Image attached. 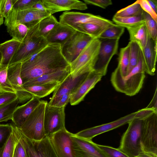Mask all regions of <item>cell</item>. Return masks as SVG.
<instances>
[{
  "instance_id": "obj_1",
  "label": "cell",
  "mask_w": 157,
  "mask_h": 157,
  "mask_svg": "<svg viewBox=\"0 0 157 157\" xmlns=\"http://www.w3.org/2000/svg\"><path fill=\"white\" fill-rule=\"evenodd\" d=\"M23 84L46 74L65 69L69 63L62 54L61 46L48 44L39 52L21 63Z\"/></svg>"
},
{
  "instance_id": "obj_2",
  "label": "cell",
  "mask_w": 157,
  "mask_h": 157,
  "mask_svg": "<svg viewBox=\"0 0 157 157\" xmlns=\"http://www.w3.org/2000/svg\"><path fill=\"white\" fill-rule=\"evenodd\" d=\"M145 73L141 53L137 64L126 77H122L113 71L111 74L110 81L117 91L132 96L137 94L142 88L145 78Z\"/></svg>"
},
{
  "instance_id": "obj_3",
  "label": "cell",
  "mask_w": 157,
  "mask_h": 157,
  "mask_svg": "<svg viewBox=\"0 0 157 157\" xmlns=\"http://www.w3.org/2000/svg\"><path fill=\"white\" fill-rule=\"evenodd\" d=\"M39 22L29 28L26 35L11 59L9 66L21 63L36 54L48 44L46 38L40 35Z\"/></svg>"
},
{
  "instance_id": "obj_4",
  "label": "cell",
  "mask_w": 157,
  "mask_h": 157,
  "mask_svg": "<svg viewBox=\"0 0 157 157\" xmlns=\"http://www.w3.org/2000/svg\"><path fill=\"white\" fill-rule=\"evenodd\" d=\"M99 39H92L76 58L69 64L73 77L94 70L100 48Z\"/></svg>"
},
{
  "instance_id": "obj_5",
  "label": "cell",
  "mask_w": 157,
  "mask_h": 157,
  "mask_svg": "<svg viewBox=\"0 0 157 157\" xmlns=\"http://www.w3.org/2000/svg\"><path fill=\"white\" fill-rule=\"evenodd\" d=\"M145 117H136L130 121L128 123L127 129L122 136L118 149L129 157H136L143 152L140 137L143 119Z\"/></svg>"
},
{
  "instance_id": "obj_6",
  "label": "cell",
  "mask_w": 157,
  "mask_h": 157,
  "mask_svg": "<svg viewBox=\"0 0 157 157\" xmlns=\"http://www.w3.org/2000/svg\"><path fill=\"white\" fill-rule=\"evenodd\" d=\"M47 101L40 102L19 128L21 132L28 139L40 140L46 137L44 127V117Z\"/></svg>"
},
{
  "instance_id": "obj_7",
  "label": "cell",
  "mask_w": 157,
  "mask_h": 157,
  "mask_svg": "<svg viewBox=\"0 0 157 157\" xmlns=\"http://www.w3.org/2000/svg\"><path fill=\"white\" fill-rule=\"evenodd\" d=\"M140 144L143 152L157 157V112L143 118Z\"/></svg>"
},
{
  "instance_id": "obj_8",
  "label": "cell",
  "mask_w": 157,
  "mask_h": 157,
  "mask_svg": "<svg viewBox=\"0 0 157 157\" xmlns=\"http://www.w3.org/2000/svg\"><path fill=\"white\" fill-rule=\"evenodd\" d=\"M51 14L32 8L20 10L12 8L4 22L6 26L23 24L29 28L38 23L42 20Z\"/></svg>"
},
{
  "instance_id": "obj_9",
  "label": "cell",
  "mask_w": 157,
  "mask_h": 157,
  "mask_svg": "<svg viewBox=\"0 0 157 157\" xmlns=\"http://www.w3.org/2000/svg\"><path fill=\"white\" fill-rule=\"evenodd\" d=\"M59 22L73 29L76 25L86 23L94 24L103 27L115 25L113 21L99 15L74 11L63 12L59 16Z\"/></svg>"
},
{
  "instance_id": "obj_10",
  "label": "cell",
  "mask_w": 157,
  "mask_h": 157,
  "mask_svg": "<svg viewBox=\"0 0 157 157\" xmlns=\"http://www.w3.org/2000/svg\"><path fill=\"white\" fill-rule=\"evenodd\" d=\"M65 106L59 107L46 104L44 127L46 136L49 137L65 128Z\"/></svg>"
},
{
  "instance_id": "obj_11",
  "label": "cell",
  "mask_w": 157,
  "mask_h": 157,
  "mask_svg": "<svg viewBox=\"0 0 157 157\" xmlns=\"http://www.w3.org/2000/svg\"><path fill=\"white\" fill-rule=\"evenodd\" d=\"M19 130L27 157H58L48 137L46 136L40 140H33L25 136Z\"/></svg>"
},
{
  "instance_id": "obj_12",
  "label": "cell",
  "mask_w": 157,
  "mask_h": 157,
  "mask_svg": "<svg viewBox=\"0 0 157 157\" xmlns=\"http://www.w3.org/2000/svg\"><path fill=\"white\" fill-rule=\"evenodd\" d=\"M99 39L100 48L94 70L104 76L112 58L117 53L120 39Z\"/></svg>"
},
{
  "instance_id": "obj_13",
  "label": "cell",
  "mask_w": 157,
  "mask_h": 157,
  "mask_svg": "<svg viewBox=\"0 0 157 157\" xmlns=\"http://www.w3.org/2000/svg\"><path fill=\"white\" fill-rule=\"evenodd\" d=\"M71 138L73 157H108L92 140L77 137L73 133Z\"/></svg>"
},
{
  "instance_id": "obj_14",
  "label": "cell",
  "mask_w": 157,
  "mask_h": 157,
  "mask_svg": "<svg viewBox=\"0 0 157 157\" xmlns=\"http://www.w3.org/2000/svg\"><path fill=\"white\" fill-rule=\"evenodd\" d=\"M92 39L88 35L77 31L61 47L62 54L69 64Z\"/></svg>"
},
{
  "instance_id": "obj_15",
  "label": "cell",
  "mask_w": 157,
  "mask_h": 157,
  "mask_svg": "<svg viewBox=\"0 0 157 157\" xmlns=\"http://www.w3.org/2000/svg\"><path fill=\"white\" fill-rule=\"evenodd\" d=\"M137 111L127 115L114 121L82 130L75 135L81 138L92 140L95 136L128 123L136 117Z\"/></svg>"
},
{
  "instance_id": "obj_16",
  "label": "cell",
  "mask_w": 157,
  "mask_h": 157,
  "mask_svg": "<svg viewBox=\"0 0 157 157\" xmlns=\"http://www.w3.org/2000/svg\"><path fill=\"white\" fill-rule=\"evenodd\" d=\"M90 72L82 74L75 77H73L70 73L54 90L50 100L48 103V104L50 106H54L63 94L68 93L72 94Z\"/></svg>"
},
{
  "instance_id": "obj_17",
  "label": "cell",
  "mask_w": 157,
  "mask_h": 157,
  "mask_svg": "<svg viewBox=\"0 0 157 157\" xmlns=\"http://www.w3.org/2000/svg\"><path fill=\"white\" fill-rule=\"evenodd\" d=\"M72 134L65 128L48 137L58 157H73L71 138Z\"/></svg>"
},
{
  "instance_id": "obj_18",
  "label": "cell",
  "mask_w": 157,
  "mask_h": 157,
  "mask_svg": "<svg viewBox=\"0 0 157 157\" xmlns=\"http://www.w3.org/2000/svg\"><path fill=\"white\" fill-rule=\"evenodd\" d=\"M21 63L9 66L8 79L16 92L19 103L29 100L33 97L25 90L21 76Z\"/></svg>"
},
{
  "instance_id": "obj_19",
  "label": "cell",
  "mask_w": 157,
  "mask_h": 157,
  "mask_svg": "<svg viewBox=\"0 0 157 157\" xmlns=\"http://www.w3.org/2000/svg\"><path fill=\"white\" fill-rule=\"evenodd\" d=\"M103 76L94 70L91 71L77 89L71 95L70 104L75 105L82 101L86 95L101 80Z\"/></svg>"
},
{
  "instance_id": "obj_20",
  "label": "cell",
  "mask_w": 157,
  "mask_h": 157,
  "mask_svg": "<svg viewBox=\"0 0 157 157\" xmlns=\"http://www.w3.org/2000/svg\"><path fill=\"white\" fill-rule=\"evenodd\" d=\"M41 2L51 15L60 11L71 10H83L87 9L85 3L77 0H42Z\"/></svg>"
},
{
  "instance_id": "obj_21",
  "label": "cell",
  "mask_w": 157,
  "mask_h": 157,
  "mask_svg": "<svg viewBox=\"0 0 157 157\" xmlns=\"http://www.w3.org/2000/svg\"><path fill=\"white\" fill-rule=\"evenodd\" d=\"M157 45V40H153L148 35L146 44L141 50L145 72L151 76L155 74Z\"/></svg>"
},
{
  "instance_id": "obj_22",
  "label": "cell",
  "mask_w": 157,
  "mask_h": 157,
  "mask_svg": "<svg viewBox=\"0 0 157 157\" xmlns=\"http://www.w3.org/2000/svg\"><path fill=\"white\" fill-rule=\"evenodd\" d=\"M77 32L67 25L59 22L45 38L48 44L63 45Z\"/></svg>"
},
{
  "instance_id": "obj_23",
  "label": "cell",
  "mask_w": 157,
  "mask_h": 157,
  "mask_svg": "<svg viewBox=\"0 0 157 157\" xmlns=\"http://www.w3.org/2000/svg\"><path fill=\"white\" fill-rule=\"evenodd\" d=\"M40 99L33 97L24 105L17 106L13 114L12 121L14 124L18 128L41 101Z\"/></svg>"
},
{
  "instance_id": "obj_24",
  "label": "cell",
  "mask_w": 157,
  "mask_h": 157,
  "mask_svg": "<svg viewBox=\"0 0 157 157\" xmlns=\"http://www.w3.org/2000/svg\"><path fill=\"white\" fill-rule=\"evenodd\" d=\"M70 67L43 75L30 80L23 84L24 86L33 85L54 82L60 83L70 73Z\"/></svg>"
},
{
  "instance_id": "obj_25",
  "label": "cell",
  "mask_w": 157,
  "mask_h": 157,
  "mask_svg": "<svg viewBox=\"0 0 157 157\" xmlns=\"http://www.w3.org/2000/svg\"><path fill=\"white\" fill-rule=\"evenodd\" d=\"M130 36V41L136 43L141 50L145 46L148 34L144 22L126 28Z\"/></svg>"
},
{
  "instance_id": "obj_26",
  "label": "cell",
  "mask_w": 157,
  "mask_h": 157,
  "mask_svg": "<svg viewBox=\"0 0 157 157\" xmlns=\"http://www.w3.org/2000/svg\"><path fill=\"white\" fill-rule=\"evenodd\" d=\"M21 42L13 38L0 44L2 55L0 65L9 66L10 62L20 46Z\"/></svg>"
},
{
  "instance_id": "obj_27",
  "label": "cell",
  "mask_w": 157,
  "mask_h": 157,
  "mask_svg": "<svg viewBox=\"0 0 157 157\" xmlns=\"http://www.w3.org/2000/svg\"><path fill=\"white\" fill-rule=\"evenodd\" d=\"M12 131L6 142L0 148V157H13L14 151L19 139L18 128L11 124Z\"/></svg>"
},
{
  "instance_id": "obj_28",
  "label": "cell",
  "mask_w": 157,
  "mask_h": 157,
  "mask_svg": "<svg viewBox=\"0 0 157 157\" xmlns=\"http://www.w3.org/2000/svg\"><path fill=\"white\" fill-rule=\"evenodd\" d=\"M59 82L33 85L24 86L25 90L33 97L39 99L46 96L54 90L59 84Z\"/></svg>"
},
{
  "instance_id": "obj_29",
  "label": "cell",
  "mask_w": 157,
  "mask_h": 157,
  "mask_svg": "<svg viewBox=\"0 0 157 157\" xmlns=\"http://www.w3.org/2000/svg\"><path fill=\"white\" fill-rule=\"evenodd\" d=\"M130 46L129 42L126 47L121 48L118 58V65L114 71L122 77H125L127 75Z\"/></svg>"
},
{
  "instance_id": "obj_30",
  "label": "cell",
  "mask_w": 157,
  "mask_h": 157,
  "mask_svg": "<svg viewBox=\"0 0 157 157\" xmlns=\"http://www.w3.org/2000/svg\"><path fill=\"white\" fill-rule=\"evenodd\" d=\"M109 27H103L94 24L86 23L76 25L73 29L77 31L88 35L93 39H99L101 34Z\"/></svg>"
},
{
  "instance_id": "obj_31",
  "label": "cell",
  "mask_w": 157,
  "mask_h": 157,
  "mask_svg": "<svg viewBox=\"0 0 157 157\" xmlns=\"http://www.w3.org/2000/svg\"><path fill=\"white\" fill-rule=\"evenodd\" d=\"M144 12L142 14L135 16L124 17L113 16V21L115 24L124 28L134 26L144 22Z\"/></svg>"
},
{
  "instance_id": "obj_32",
  "label": "cell",
  "mask_w": 157,
  "mask_h": 157,
  "mask_svg": "<svg viewBox=\"0 0 157 157\" xmlns=\"http://www.w3.org/2000/svg\"><path fill=\"white\" fill-rule=\"evenodd\" d=\"M58 22L56 18L52 15L42 20L39 22L40 35L45 38Z\"/></svg>"
},
{
  "instance_id": "obj_33",
  "label": "cell",
  "mask_w": 157,
  "mask_h": 157,
  "mask_svg": "<svg viewBox=\"0 0 157 157\" xmlns=\"http://www.w3.org/2000/svg\"><path fill=\"white\" fill-rule=\"evenodd\" d=\"M19 103L17 98L0 105V123L12 120L14 112Z\"/></svg>"
},
{
  "instance_id": "obj_34",
  "label": "cell",
  "mask_w": 157,
  "mask_h": 157,
  "mask_svg": "<svg viewBox=\"0 0 157 157\" xmlns=\"http://www.w3.org/2000/svg\"><path fill=\"white\" fill-rule=\"evenodd\" d=\"M7 32L12 38L22 42L29 31V28L25 24H18L6 27Z\"/></svg>"
},
{
  "instance_id": "obj_35",
  "label": "cell",
  "mask_w": 157,
  "mask_h": 157,
  "mask_svg": "<svg viewBox=\"0 0 157 157\" xmlns=\"http://www.w3.org/2000/svg\"><path fill=\"white\" fill-rule=\"evenodd\" d=\"M8 67L0 65V93L11 92L16 94L8 79Z\"/></svg>"
},
{
  "instance_id": "obj_36",
  "label": "cell",
  "mask_w": 157,
  "mask_h": 157,
  "mask_svg": "<svg viewBox=\"0 0 157 157\" xmlns=\"http://www.w3.org/2000/svg\"><path fill=\"white\" fill-rule=\"evenodd\" d=\"M144 10L136 1L133 3L118 11L114 15L117 17H127L142 14Z\"/></svg>"
},
{
  "instance_id": "obj_37",
  "label": "cell",
  "mask_w": 157,
  "mask_h": 157,
  "mask_svg": "<svg viewBox=\"0 0 157 157\" xmlns=\"http://www.w3.org/2000/svg\"><path fill=\"white\" fill-rule=\"evenodd\" d=\"M130 42V46L127 75L137 64L141 54V49L139 46L135 42Z\"/></svg>"
},
{
  "instance_id": "obj_38",
  "label": "cell",
  "mask_w": 157,
  "mask_h": 157,
  "mask_svg": "<svg viewBox=\"0 0 157 157\" xmlns=\"http://www.w3.org/2000/svg\"><path fill=\"white\" fill-rule=\"evenodd\" d=\"M125 28L115 24L108 27L101 34L99 39H120L124 31Z\"/></svg>"
},
{
  "instance_id": "obj_39",
  "label": "cell",
  "mask_w": 157,
  "mask_h": 157,
  "mask_svg": "<svg viewBox=\"0 0 157 157\" xmlns=\"http://www.w3.org/2000/svg\"><path fill=\"white\" fill-rule=\"evenodd\" d=\"M143 15L144 22L148 35L153 40H157V22L144 11Z\"/></svg>"
},
{
  "instance_id": "obj_40",
  "label": "cell",
  "mask_w": 157,
  "mask_h": 157,
  "mask_svg": "<svg viewBox=\"0 0 157 157\" xmlns=\"http://www.w3.org/2000/svg\"><path fill=\"white\" fill-rule=\"evenodd\" d=\"M98 145L108 157H129L118 148L99 144Z\"/></svg>"
},
{
  "instance_id": "obj_41",
  "label": "cell",
  "mask_w": 157,
  "mask_h": 157,
  "mask_svg": "<svg viewBox=\"0 0 157 157\" xmlns=\"http://www.w3.org/2000/svg\"><path fill=\"white\" fill-rule=\"evenodd\" d=\"M12 131L11 124H0V148L6 142Z\"/></svg>"
},
{
  "instance_id": "obj_42",
  "label": "cell",
  "mask_w": 157,
  "mask_h": 157,
  "mask_svg": "<svg viewBox=\"0 0 157 157\" xmlns=\"http://www.w3.org/2000/svg\"><path fill=\"white\" fill-rule=\"evenodd\" d=\"M38 0H13L12 8L25 10L31 8Z\"/></svg>"
},
{
  "instance_id": "obj_43",
  "label": "cell",
  "mask_w": 157,
  "mask_h": 157,
  "mask_svg": "<svg viewBox=\"0 0 157 157\" xmlns=\"http://www.w3.org/2000/svg\"><path fill=\"white\" fill-rule=\"evenodd\" d=\"M136 2L139 4L143 10L148 14L157 22V14L151 8L147 0H138Z\"/></svg>"
},
{
  "instance_id": "obj_44",
  "label": "cell",
  "mask_w": 157,
  "mask_h": 157,
  "mask_svg": "<svg viewBox=\"0 0 157 157\" xmlns=\"http://www.w3.org/2000/svg\"><path fill=\"white\" fill-rule=\"evenodd\" d=\"M19 139L16 146L13 157H27L25 148L20 137L19 130Z\"/></svg>"
},
{
  "instance_id": "obj_45",
  "label": "cell",
  "mask_w": 157,
  "mask_h": 157,
  "mask_svg": "<svg viewBox=\"0 0 157 157\" xmlns=\"http://www.w3.org/2000/svg\"><path fill=\"white\" fill-rule=\"evenodd\" d=\"M86 4H90L99 6L103 9L112 4L111 0H83Z\"/></svg>"
},
{
  "instance_id": "obj_46",
  "label": "cell",
  "mask_w": 157,
  "mask_h": 157,
  "mask_svg": "<svg viewBox=\"0 0 157 157\" xmlns=\"http://www.w3.org/2000/svg\"><path fill=\"white\" fill-rule=\"evenodd\" d=\"M17 98L16 94L11 92L0 93V105Z\"/></svg>"
},
{
  "instance_id": "obj_47",
  "label": "cell",
  "mask_w": 157,
  "mask_h": 157,
  "mask_svg": "<svg viewBox=\"0 0 157 157\" xmlns=\"http://www.w3.org/2000/svg\"><path fill=\"white\" fill-rule=\"evenodd\" d=\"M71 95L72 94L70 93H68L63 94L54 106L59 107H65L68 103L70 102Z\"/></svg>"
},
{
  "instance_id": "obj_48",
  "label": "cell",
  "mask_w": 157,
  "mask_h": 157,
  "mask_svg": "<svg viewBox=\"0 0 157 157\" xmlns=\"http://www.w3.org/2000/svg\"><path fill=\"white\" fill-rule=\"evenodd\" d=\"M13 5V0H5L3 9L4 18H6L11 10Z\"/></svg>"
},
{
  "instance_id": "obj_49",
  "label": "cell",
  "mask_w": 157,
  "mask_h": 157,
  "mask_svg": "<svg viewBox=\"0 0 157 157\" xmlns=\"http://www.w3.org/2000/svg\"><path fill=\"white\" fill-rule=\"evenodd\" d=\"M32 8L36 9L41 11L48 13L41 2V0H38Z\"/></svg>"
},
{
  "instance_id": "obj_50",
  "label": "cell",
  "mask_w": 157,
  "mask_h": 157,
  "mask_svg": "<svg viewBox=\"0 0 157 157\" xmlns=\"http://www.w3.org/2000/svg\"><path fill=\"white\" fill-rule=\"evenodd\" d=\"M148 108H152L157 109V89L156 88L155 93L153 98L149 105L146 107Z\"/></svg>"
},
{
  "instance_id": "obj_51",
  "label": "cell",
  "mask_w": 157,
  "mask_h": 157,
  "mask_svg": "<svg viewBox=\"0 0 157 157\" xmlns=\"http://www.w3.org/2000/svg\"><path fill=\"white\" fill-rule=\"evenodd\" d=\"M5 0H0V26L4 22L3 9Z\"/></svg>"
},
{
  "instance_id": "obj_52",
  "label": "cell",
  "mask_w": 157,
  "mask_h": 157,
  "mask_svg": "<svg viewBox=\"0 0 157 157\" xmlns=\"http://www.w3.org/2000/svg\"><path fill=\"white\" fill-rule=\"evenodd\" d=\"M150 6L157 13V1L156 0H147Z\"/></svg>"
},
{
  "instance_id": "obj_53",
  "label": "cell",
  "mask_w": 157,
  "mask_h": 157,
  "mask_svg": "<svg viewBox=\"0 0 157 157\" xmlns=\"http://www.w3.org/2000/svg\"><path fill=\"white\" fill-rule=\"evenodd\" d=\"M136 157H154L152 155L148 154L146 153V152H142L141 153H140L139 155L137 156Z\"/></svg>"
},
{
  "instance_id": "obj_54",
  "label": "cell",
  "mask_w": 157,
  "mask_h": 157,
  "mask_svg": "<svg viewBox=\"0 0 157 157\" xmlns=\"http://www.w3.org/2000/svg\"><path fill=\"white\" fill-rule=\"evenodd\" d=\"M2 61V55L1 52L0 51V65H1Z\"/></svg>"
}]
</instances>
